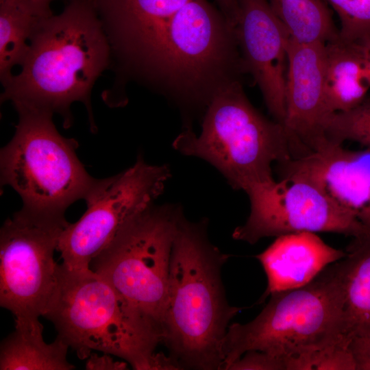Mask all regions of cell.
Segmentation results:
<instances>
[{
	"label": "cell",
	"mask_w": 370,
	"mask_h": 370,
	"mask_svg": "<svg viewBox=\"0 0 370 370\" xmlns=\"http://www.w3.org/2000/svg\"><path fill=\"white\" fill-rule=\"evenodd\" d=\"M99 12L97 0H71L60 14L43 18L21 72L3 84L1 101H12L16 110L60 114L67 127L75 101L83 102L92 116L90 92L110 56Z\"/></svg>",
	"instance_id": "obj_1"
},
{
	"label": "cell",
	"mask_w": 370,
	"mask_h": 370,
	"mask_svg": "<svg viewBox=\"0 0 370 370\" xmlns=\"http://www.w3.org/2000/svg\"><path fill=\"white\" fill-rule=\"evenodd\" d=\"M341 259L345 334L370 330V232L354 237Z\"/></svg>",
	"instance_id": "obj_18"
},
{
	"label": "cell",
	"mask_w": 370,
	"mask_h": 370,
	"mask_svg": "<svg viewBox=\"0 0 370 370\" xmlns=\"http://www.w3.org/2000/svg\"><path fill=\"white\" fill-rule=\"evenodd\" d=\"M229 370H285L284 361L267 352L251 350L235 360Z\"/></svg>",
	"instance_id": "obj_24"
},
{
	"label": "cell",
	"mask_w": 370,
	"mask_h": 370,
	"mask_svg": "<svg viewBox=\"0 0 370 370\" xmlns=\"http://www.w3.org/2000/svg\"><path fill=\"white\" fill-rule=\"evenodd\" d=\"M103 353V355L92 354L89 356L85 365L87 370H123L127 369L125 362L116 361L114 358Z\"/></svg>",
	"instance_id": "obj_26"
},
{
	"label": "cell",
	"mask_w": 370,
	"mask_h": 370,
	"mask_svg": "<svg viewBox=\"0 0 370 370\" xmlns=\"http://www.w3.org/2000/svg\"><path fill=\"white\" fill-rule=\"evenodd\" d=\"M43 18L15 2L0 1V76L3 85L13 75L12 68L24 61L30 39Z\"/></svg>",
	"instance_id": "obj_20"
},
{
	"label": "cell",
	"mask_w": 370,
	"mask_h": 370,
	"mask_svg": "<svg viewBox=\"0 0 370 370\" xmlns=\"http://www.w3.org/2000/svg\"><path fill=\"white\" fill-rule=\"evenodd\" d=\"M69 224L64 216L23 208L0 231V305L14 319L45 314L58 281L53 258L60 236Z\"/></svg>",
	"instance_id": "obj_8"
},
{
	"label": "cell",
	"mask_w": 370,
	"mask_h": 370,
	"mask_svg": "<svg viewBox=\"0 0 370 370\" xmlns=\"http://www.w3.org/2000/svg\"><path fill=\"white\" fill-rule=\"evenodd\" d=\"M250 213L232 237L254 244L264 237L301 232H332L357 237L370 232L314 185L281 179L247 193Z\"/></svg>",
	"instance_id": "obj_10"
},
{
	"label": "cell",
	"mask_w": 370,
	"mask_h": 370,
	"mask_svg": "<svg viewBox=\"0 0 370 370\" xmlns=\"http://www.w3.org/2000/svg\"><path fill=\"white\" fill-rule=\"evenodd\" d=\"M370 73L354 42L338 37L325 44V91L330 114L346 112L367 99Z\"/></svg>",
	"instance_id": "obj_16"
},
{
	"label": "cell",
	"mask_w": 370,
	"mask_h": 370,
	"mask_svg": "<svg viewBox=\"0 0 370 370\" xmlns=\"http://www.w3.org/2000/svg\"><path fill=\"white\" fill-rule=\"evenodd\" d=\"M341 21L339 37L354 42L370 34V0H328Z\"/></svg>",
	"instance_id": "obj_23"
},
{
	"label": "cell",
	"mask_w": 370,
	"mask_h": 370,
	"mask_svg": "<svg viewBox=\"0 0 370 370\" xmlns=\"http://www.w3.org/2000/svg\"><path fill=\"white\" fill-rule=\"evenodd\" d=\"M281 179L300 180L370 229V149L352 151L326 140L317 149L278 164Z\"/></svg>",
	"instance_id": "obj_12"
},
{
	"label": "cell",
	"mask_w": 370,
	"mask_h": 370,
	"mask_svg": "<svg viewBox=\"0 0 370 370\" xmlns=\"http://www.w3.org/2000/svg\"><path fill=\"white\" fill-rule=\"evenodd\" d=\"M10 1L20 4L32 10L41 17H48L52 15L50 10V3L53 0H0Z\"/></svg>",
	"instance_id": "obj_27"
},
{
	"label": "cell",
	"mask_w": 370,
	"mask_h": 370,
	"mask_svg": "<svg viewBox=\"0 0 370 370\" xmlns=\"http://www.w3.org/2000/svg\"><path fill=\"white\" fill-rule=\"evenodd\" d=\"M170 177L166 164H149L140 155L124 171L99 179L84 200V214L60 236L58 251L62 264L73 271L91 269L92 260L127 221L154 203Z\"/></svg>",
	"instance_id": "obj_9"
},
{
	"label": "cell",
	"mask_w": 370,
	"mask_h": 370,
	"mask_svg": "<svg viewBox=\"0 0 370 370\" xmlns=\"http://www.w3.org/2000/svg\"><path fill=\"white\" fill-rule=\"evenodd\" d=\"M290 38L298 43H327L338 37L321 0H267Z\"/></svg>",
	"instance_id": "obj_19"
},
{
	"label": "cell",
	"mask_w": 370,
	"mask_h": 370,
	"mask_svg": "<svg viewBox=\"0 0 370 370\" xmlns=\"http://www.w3.org/2000/svg\"><path fill=\"white\" fill-rule=\"evenodd\" d=\"M43 317L81 360L97 350L153 370L162 330L93 271L59 264L54 293Z\"/></svg>",
	"instance_id": "obj_3"
},
{
	"label": "cell",
	"mask_w": 370,
	"mask_h": 370,
	"mask_svg": "<svg viewBox=\"0 0 370 370\" xmlns=\"http://www.w3.org/2000/svg\"><path fill=\"white\" fill-rule=\"evenodd\" d=\"M173 147L208 162L233 188L247 194L275 182L272 164L293 158L284 126L253 106L240 81L213 97L205 110L199 135L187 128L175 138Z\"/></svg>",
	"instance_id": "obj_4"
},
{
	"label": "cell",
	"mask_w": 370,
	"mask_h": 370,
	"mask_svg": "<svg viewBox=\"0 0 370 370\" xmlns=\"http://www.w3.org/2000/svg\"><path fill=\"white\" fill-rule=\"evenodd\" d=\"M285 97L283 125L293 158H297L327 140L324 127L331 114L325 99L324 43L303 44L289 39Z\"/></svg>",
	"instance_id": "obj_13"
},
{
	"label": "cell",
	"mask_w": 370,
	"mask_h": 370,
	"mask_svg": "<svg viewBox=\"0 0 370 370\" xmlns=\"http://www.w3.org/2000/svg\"><path fill=\"white\" fill-rule=\"evenodd\" d=\"M354 42L358 49L370 73V34Z\"/></svg>",
	"instance_id": "obj_29"
},
{
	"label": "cell",
	"mask_w": 370,
	"mask_h": 370,
	"mask_svg": "<svg viewBox=\"0 0 370 370\" xmlns=\"http://www.w3.org/2000/svg\"><path fill=\"white\" fill-rule=\"evenodd\" d=\"M190 0H97L112 42L122 56L166 24Z\"/></svg>",
	"instance_id": "obj_15"
},
{
	"label": "cell",
	"mask_w": 370,
	"mask_h": 370,
	"mask_svg": "<svg viewBox=\"0 0 370 370\" xmlns=\"http://www.w3.org/2000/svg\"><path fill=\"white\" fill-rule=\"evenodd\" d=\"M324 131L328 141L343 144L351 140L370 149V99L350 110L331 114Z\"/></svg>",
	"instance_id": "obj_21"
},
{
	"label": "cell",
	"mask_w": 370,
	"mask_h": 370,
	"mask_svg": "<svg viewBox=\"0 0 370 370\" xmlns=\"http://www.w3.org/2000/svg\"><path fill=\"white\" fill-rule=\"evenodd\" d=\"M207 225L183 213L171 250L162 343L181 369H223V341L241 310L226 299L221 271L229 256L210 241Z\"/></svg>",
	"instance_id": "obj_2"
},
{
	"label": "cell",
	"mask_w": 370,
	"mask_h": 370,
	"mask_svg": "<svg viewBox=\"0 0 370 370\" xmlns=\"http://www.w3.org/2000/svg\"><path fill=\"white\" fill-rule=\"evenodd\" d=\"M227 23L235 27L238 16V0H215Z\"/></svg>",
	"instance_id": "obj_28"
},
{
	"label": "cell",
	"mask_w": 370,
	"mask_h": 370,
	"mask_svg": "<svg viewBox=\"0 0 370 370\" xmlns=\"http://www.w3.org/2000/svg\"><path fill=\"white\" fill-rule=\"evenodd\" d=\"M183 213L179 205L153 203L127 221L90 263L162 332L171 250Z\"/></svg>",
	"instance_id": "obj_7"
},
{
	"label": "cell",
	"mask_w": 370,
	"mask_h": 370,
	"mask_svg": "<svg viewBox=\"0 0 370 370\" xmlns=\"http://www.w3.org/2000/svg\"><path fill=\"white\" fill-rule=\"evenodd\" d=\"M234 27L244 72L259 87L273 120L283 125L290 37L267 0H238Z\"/></svg>",
	"instance_id": "obj_11"
},
{
	"label": "cell",
	"mask_w": 370,
	"mask_h": 370,
	"mask_svg": "<svg viewBox=\"0 0 370 370\" xmlns=\"http://www.w3.org/2000/svg\"><path fill=\"white\" fill-rule=\"evenodd\" d=\"M286 370H356L346 338L335 344L310 351L285 362Z\"/></svg>",
	"instance_id": "obj_22"
},
{
	"label": "cell",
	"mask_w": 370,
	"mask_h": 370,
	"mask_svg": "<svg viewBox=\"0 0 370 370\" xmlns=\"http://www.w3.org/2000/svg\"><path fill=\"white\" fill-rule=\"evenodd\" d=\"M16 110L14 135L1 150V184L18 193L23 208L64 216L71 204L86 199L99 179L92 177L79 160L77 141L58 132L53 113Z\"/></svg>",
	"instance_id": "obj_6"
},
{
	"label": "cell",
	"mask_w": 370,
	"mask_h": 370,
	"mask_svg": "<svg viewBox=\"0 0 370 370\" xmlns=\"http://www.w3.org/2000/svg\"><path fill=\"white\" fill-rule=\"evenodd\" d=\"M270 295L254 320L228 326L222 344L223 369L249 351L267 352L285 365L291 358L347 338L341 260L307 284Z\"/></svg>",
	"instance_id": "obj_5"
},
{
	"label": "cell",
	"mask_w": 370,
	"mask_h": 370,
	"mask_svg": "<svg viewBox=\"0 0 370 370\" xmlns=\"http://www.w3.org/2000/svg\"><path fill=\"white\" fill-rule=\"evenodd\" d=\"M347 253L326 244L314 232H301L277 236L256 256L267 278L262 296L303 286L325 267L344 258Z\"/></svg>",
	"instance_id": "obj_14"
},
{
	"label": "cell",
	"mask_w": 370,
	"mask_h": 370,
	"mask_svg": "<svg viewBox=\"0 0 370 370\" xmlns=\"http://www.w3.org/2000/svg\"><path fill=\"white\" fill-rule=\"evenodd\" d=\"M356 370H370V330L348 338Z\"/></svg>",
	"instance_id": "obj_25"
},
{
	"label": "cell",
	"mask_w": 370,
	"mask_h": 370,
	"mask_svg": "<svg viewBox=\"0 0 370 370\" xmlns=\"http://www.w3.org/2000/svg\"><path fill=\"white\" fill-rule=\"evenodd\" d=\"M15 330L0 347L1 370H71L66 358L69 346L57 336L47 343L38 319H14Z\"/></svg>",
	"instance_id": "obj_17"
}]
</instances>
